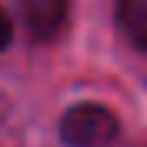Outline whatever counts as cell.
<instances>
[{"label":"cell","mask_w":147,"mask_h":147,"mask_svg":"<svg viewBox=\"0 0 147 147\" xmlns=\"http://www.w3.org/2000/svg\"><path fill=\"white\" fill-rule=\"evenodd\" d=\"M117 137L120 120L104 104H74L60 120V140L67 147H114Z\"/></svg>","instance_id":"cell-1"},{"label":"cell","mask_w":147,"mask_h":147,"mask_svg":"<svg viewBox=\"0 0 147 147\" xmlns=\"http://www.w3.org/2000/svg\"><path fill=\"white\" fill-rule=\"evenodd\" d=\"M67 3L70 0H20V13L27 20V30L37 40L57 37L67 20Z\"/></svg>","instance_id":"cell-2"},{"label":"cell","mask_w":147,"mask_h":147,"mask_svg":"<svg viewBox=\"0 0 147 147\" xmlns=\"http://www.w3.org/2000/svg\"><path fill=\"white\" fill-rule=\"evenodd\" d=\"M117 20L127 40L147 54V0H117Z\"/></svg>","instance_id":"cell-3"},{"label":"cell","mask_w":147,"mask_h":147,"mask_svg":"<svg viewBox=\"0 0 147 147\" xmlns=\"http://www.w3.org/2000/svg\"><path fill=\"white\" fill-rule=\"evenodd\" d=\"M10 44V20H7V13L0 10V50Z\"/></svg>","instance_id":"cell-4"}]
</instances>
